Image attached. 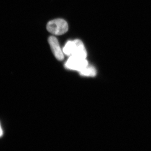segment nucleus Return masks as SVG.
<instances>
[{
    "label": "nucleus",
    "instance_id": "1",
    "mask_svg": "<svg viewBox=\"0 0 151 151\" xmlns=\"http://www.w3.org/2000/svg\"><path fill=\"white\" fill-rule=\"evenodd\" d=\"M68 27L67 22L61 19L52 20L47 25V29L49 32L56 35L65 34L68 31Z\"/></svg>",
    "mask_w": 151,
    "mask_h": 151
},
{
    "label": "nucleus",
    "instance_id": "2",
    "mask_svg": "<svg viewBox=\"0 0 151 151\" xmlns=\"http://www.w3.org/2000/svg\"><path fill=\"white\" fill-rule=\"evenodd\" d=\"M88 65L86 58H81L74 56H70L65 63V67L71 70L79 71Z\"/></svg>",
    "mask_w": 151,
    "mask_h": 151
},
{
    "label": "nucleus",
    "instance_id": "3",
    "mask_svg": "<svg viewBox=\"0 0 151 151\" xmlns=\"http://www.w3.org/2000/svg\"><path fill=\"white\" fill-rule=\"evenodd\" d=\"M48 41L55 56L58 60H63L64 58L63 52L60 49L57 39L54 36H50L48 38Z\"/></svg>",
    "mask_w": 151,
    "mask_h": 151
},
{
    "label": "nucleus",
    "instance_id": "4",
    "mask_svg": "<svg viewBox=\"0 0 151 151\" xmlns=\"http://www.w3.org/2000/svg\"><path fill=\"white\" fill-rule=\"evenodd\" d=\"M74 42V46L71 56L77 57L81 58H86L87 55L86 49L83 42L79 40H75Z\"/></svg>",
    "mask_w": 151,
    "mask_h": 151
},
{
    "label": "nucleus",
    "instance_id": "5",
    "mask_svg": "<svg viewBox=\"0 0 151 151\" xmlns=\"http://www.w3.org/2000/svg\"><path fill=\"white\" fill-rule=\"evenodd\" d=\"M80 75L83 76H95L97 74V71L94 67L87 65L83 69L79 71Z\"/></svg>",
    "mask_w": 151,
    "mask_h": 151
},
{
    "label": "nucleus",
    "instance_id": "6",
    "mask_svg": "<svg viewBox=\"0 0 151 151\" xmlns=\"http://www.w3.org/2000/svg\"><path fill=\"white\" fill-rule=\"evenodd\" d=\"M73 46H74L73 41H69L68 42L64 47H63V52L66 55L71 56L72 52H73Z\"/></svg>",
    "mask_w": 151,
    "mask_h": 151
},
{
    "label": "nucleus",
    "instance_id": "7",
    "mask_svg": "<svg viewBox=\"0 0 151 151\" xmlns=\"http://www.w3.org/2000/svg\"><path fill=\"white\" fill-rule=\"evenodd\" d=\"M3 135V131L2 127H1V124H0V137H2Z\"/></svg>",
    "mask_w": 151,
    "mask_h": 151
}]
</instances>
